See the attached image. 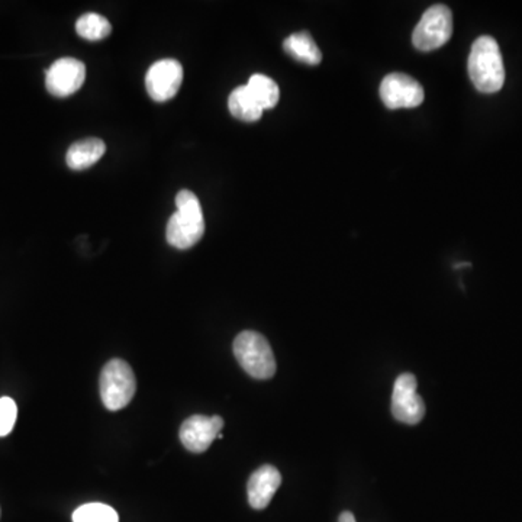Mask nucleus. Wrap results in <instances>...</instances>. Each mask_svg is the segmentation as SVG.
I'll use <instances>...</instances> for the list:
<instances>
[{
	"label": "nucleus",
	"mask_w": 522,
	"mask_h": 522,
	"mask_svg": "<svg viewBox=\"0 0 522 522\" xmlns=\"http://www.w3.org/2000/svg\"><path fill=\"white\" fill-rule=\"evenodd\" d=\"M137 391L135 374L127 361L113 359L100 373V398L110 411H120L134 398Z\"/></svg>",
	"instance_id": "nucleus-4"
},
{
	"label": "nucleus",
	"mask_w": 522,
	"mask_h": 522,
	"mask_svg": "<svg viewBox=\"0 0 522 522\" xmlns=\"http://www.w3.org/2000/svg\"><path fill=\"white\" fill-rule=\"evenodd\" d=\"M183 83V68L173 58L152 64L145 76V88L156 102L173 99Z\"/></svg>",
	"instance_id": "nucleus-7"
},
{
	"label": "nucleus",
	"mask_w": 522,
	"mask_h": 522,
	"mask_svg": "<svg viewBox=\"0 0 522 522\" xmlns=\"http://www.w3.org/2000/svg\"><path fill=\"white\" fill-rule=\"evenodd\" d=\"M86 66L76 58H60L47 70V90L56 98H68L85 83Z\"/></svg>",
	"instance_id": "nucleus-9"
},
{
	"label": "nucleus",
	"mask_w": 522,
	"mask_h": 522,
	"mask_svg": "<svg viewBox=\"0 0 522 522\" xmlns=\"http://www.w3.org/2000/svg\"><path fill=\"white\" fill-rule=\"evenodd\" d=\"M467 68L473 85L479 92L495 93L504 86V60L499 46L492 37H480L473 43Z\"/></svg>",
	"instance_id": "nucleus-2"
},
{
	"label": "nucleus",
	"mask_w": 522,
	"mask_h": 522,
	"mask_svg": "<svg viewBox=\"0 0 522 522\" xmlns=\"http://www.w3.org/2000/svg\"><path fill=\"white\" fill-rule=\"evenodd\" d=\"M73 522H120L118 512L105 504L81 505L73 512Z\"/></svg>",
	"instance_id": "nucleus-17"
},
{
	"label": "nucleus",
	"mask_w": 522,
	"mask_h": 522,
	"mask_svg": "<svg viewBox=\"0 0 522 522\" xmlns=\"http://www.w3.org/2000/svg\"><path fill=\"white\" fill-rule=\"evenodd\" d=\"M76 31L88 41H100L110 36L112 26L102 15L86 14L76 22Z\"/></svg>",
	"instance_id": "nucleus-16"
},
{
	"label": "nucleus",
	"mask_w": 522,
	"mask_h": 522,
	"mask_svg": "<svg viewBox=\"0 0 522 522\" xmlns=\"http://www.w3.org/2000/svg\"><path fill=\"white\" fill-rule=\"evenodd\" d=\"M283 48L295 60L302 61V63L309 64V66H317L321 63L322 53L315 44L308 32H297L292 34L289 38L285 39Z\"/></svg>",
	"instance_id": "nucleus-13"
},
{
	"label": "nucleus",
	"mask_w": 522,
	"mask_h": 522,
	"mask_svg": "<svg viewBox=\"0 0 522 522\" xmlns=\"http://www.w3.org/2000/svg\"><path fill=\"white\" fill-rule=\"evenodd\" d=\"M224 428V420L218 415L205 417L193 415L187 418L181 427V442L192 453H204L211 447Z\"/></svg>",
	"instance_id": "nucleus-10"
},
{
	"label": "nucleus",
	"mask_w": 522,
	"mask_h": 522,
	"mask_svg": "<svg viewBox=\"0 0 522 522\" xmlns=\"http://www.w3.org/2000/svg\"><path fill=\"white\" fill-rule=\"evenodd\" d=\"M234 354L251 378L270 379L276 373L275 354L267 339L260 332L244 331L234 341Z\"/></svg>",
	"instance_id": "nucleus-3"
},
{
	"label": "nucleus",
	"mask_w": 522,
	"mask_h": 522,
	"mask_svg": "<svg viewBox=\"0 0 522 522\" xmlns=\"http://www.w3.org/2000/svg\"><path fill=\"white\" fill-rule=\"evenodd\" d=\"M245 86L263 110H272L279 102V86L267 76L253 75Z\"/></svg>",
	"instance_id": "nucleus-15"
},
{
	"label": "nucleus",
	"mask_w": 522,
	"mask_h": 522,
	"mask_svg": "<svg viewBox=\"0 0 522 522\" xmlns=\"http://www.w3.org/2000/svg\"><path fill=\"white\" fill-rule=\"evenodd\" d=\"M417 379L411 373H403L396 379L392 393V415L399 423L415 425L425 415V405L418 395Z\"/></svg>",
	"instance_id": "nucleus-6"
},
{
	"label": "nucleus",
	"mask_w": 522,
	"mask_h": 522,
	"mask_svg": "<svg viewBox=\"0 0 522 522\" xmlns=\"http://www.w3.org/2000/svg\"><path fill=\"white\" fill-rule=\"evenodd\" d=\"M339 522H356V518H354L351 512H342L341 516H339Z\"/></svg>",
	"instance_id": "nucleus-19"
},
{
	"label": "nucleus",
	"mask_w": 522,
	"mask_h": 522,
	"mask_svg": "<svg viewBox=\"0 0 522 522\" xmlns=\"http://www.w3.org/2000/svg\"><path fill=\"white\" fill-rule=\"evenodd\" d=\"M453 36V14L445 5L427 9L413 31L412 43L421 51L437 50Z\"/></svg>",
	"instance_id": "nucleus-5"
},
{
	"label": "nucleus",
	"mask_w": 522,
	"mask_h": 522,
	"mask_svg": "<svg viewBox=\"0 0 522 522\" xmlns=\"http://www.w3.org/2000/svg\"><path fill=\"white\" fill-rule=\"evenodd\" d=\"M177 211L167 223V243L179 250H187L201 241L205 234V218L198 196L181 191L176 196Z\"/></svg>",
	"instance_id": "nucleus-1"
},
{
	"label": "nucleus",
	"mask_w": 522,
	"mask_h": 522,
	"mask_svg": "<svg viewBox=\"0 0 522 522\" xmlns=\"http://www.w3.org/2000/svg\"><path fill=\"white\" fill-rule=\"evenodd\" d=\"M282 484V476L276 467L266 465L256 470L248 480V502L251 508L265 509Z\"/></svg>",
	"instance_id": "nucleus-11"
},
{
	"label": "nucleus",
	"mask_w": 522,
	"mask_h": 522,
	"mask_svg": "<svg viewBox=\"0 0 522 522\" xmlns=\"http://www.w3.org/2000/svg\"><path fill=\"white\" fill-rule=\"evenodd\" d=\"M18 417V408L14 399L0 398V437H6L14 430Z\"/></svg>",
	"instance_id": "nucleus-18"
},
{
	"label": "nucleus",
	"mask_w": 522,
	"mask_h": 522,
	"mask_svg": "<svg viewBox=\"0 0 522 522\" xmlns=\"http://www.w3.org/2000/svg\"><path fill=\"white\" fill-rule=\"evenodd\" d=\"M106 145L99 138H85L68 149L66 162L71 170H85L102 159Z\"/></svg>",
	"instance_id": "nucleus-12"
},
{
	"label": "nucleus",
	"mask_w": 522,
	"mask_h": 522,
	"mask_svg": "<svg viewBox=\"0 0 522 522\" xmlns=\"http://www.w3.org/2000/svg\"><path fill=\"white\" fill-rule=\"evenodd\" d=\"M381 98L389 110H410L423 102L425 93L423 86L411 76L392 73L381 81Z\"/></svg>",
	"instance_id": "nucleus-8"
},
{
	"label": "nucleus",
	"mask_w": 522,
	"mask_h": 522,
	"mask_svg": "<svg viewBox=\"0 0 522 522\" xmlns=\"http://www.w3.org/2000/svg\"><path fill=\"white\" fill-rule=\"evenodd\" d=\"M228 108L233 117L236 120H244V122H256L260 120L265 110H261V106L256 102L255 98L251 96L247 86H240L233 90L228 99Z\"/></svg>",
	"instance_id": "nucleus-14"
}]
</instances>
